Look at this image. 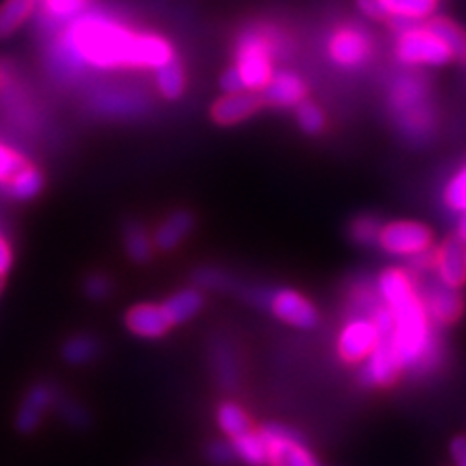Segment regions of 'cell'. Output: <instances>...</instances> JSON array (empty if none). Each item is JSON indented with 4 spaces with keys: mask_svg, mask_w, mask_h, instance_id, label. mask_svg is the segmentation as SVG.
<instances>
[{
    "mask_svg": "<svg viewBox=\"0 0 466 466\" xmlns=\"http://www.w3.org/2000/svg\"><path fill=\"white\" fill-rule=\"evenodd\" d=\"M175 58L171 43L157 34H137L106 14L82 12L65 25L53 63L65 72L82 68H159Z\"/></svg>",
    "mask_w": 466,
    "mask_h": 466,
    "instance_id": "6da1fadb",
    "label": "cell"
},
{
    "mask_svg": "<svg viewBox=\"0 0 466 466\" xmlns=\"http://www.w3.org/2000/svg\"><path fill=\"white\" fill-rule=\"evenodd\" d=\"M392 313V344H395L402 368L412 373H426L437 368L443 358V348L437 339L418 289L404 299L385 305Z\"/></svg>",
    "mask_w": 466,
    "mask_h": 466,
    "instance_id": "7a4b0ae2",
    "label": "cell"
},
{
    "mask_svg": "<svg viewBox=\"0 0 466 466\" xmlns=\"http://www.w3.org/2000/svg\"><path fill=\"white\" fill-rule=\"evenodd\" d=\"M276 43L279 41L265 27H251L239 35L233 66L245 90L260 92L274 76V56L279 55Z\"/></svg>",
    "mask_w": 466,
    "mask_h": 466,
    "instance_id": "3957f363",
    "label": "cell"
},
{
    "mask_svg": "<svg viewBox=\"0 0 466 466\" xmlns=\"http://www.w3.org/2000/svg\"><path fill=\"white\" fill-rule=\"evenodd\" d=\"M390 107L408 137L420 138L431 133L435 116L428 84L424 80L418 76H402L392 84Z\"/></svg>",
    "mask_w": 466,
    "mask_h": 466,
    "instance_id": "277c9868",
    "label": "cell"
},
{
    "mask_svg": "<svg viewBox=\"0 0 466 466\" xmlns=\"http://www.w3.org/2000/svg\"><path fill=\"white\" fill-rule=\"evenodd\" d=\"M392 24L399 29L395 47L399 63L408 66H443L453 58V53L431 32L428 24L421 25L400 20H392Z\"/></svg>",
    "mask_w": 466,
    "mask_h": 466,
    "instance_id": "5b68a950",
    "label": "cell"
},
{
    "mask_svg": "<svg viewBox=\"0 0 466 466\" xmlns=\"http://www.w3.org/2000/svg\"><path fill=\"white\" fill-rule=\"evenodd\" d=\"M377 245L395 257H420L426 255L433 245V233L426 224L412 220H397L381 226Z\"/></svg>",
    "mask_w": 466,
    "mask_h": 466,
    "instance_id": "8992f818",
    "label": "cell"
},
{
    "mask_svg": "<svg viewBox=\"0 0 466 466\" xmlns=\"http://www.w3.org/2000/svg\"><path fill=\"white\" fill-rule=\"evenodd\" d=\"M258 433L267 445V466H319L299 435L286 426L268 424Z\"/></svg>",
    "mask_w": 466,
    "mask_h": 466,
    "instance_id": "52a82bcc",
    "label": "cell"
},
{
    "mask_svg": "<svg viewBox=\"0 0 466 466\" xmlns=\"http://www.w3.org/2000/svg\"><path fill=\"white\" fill-rule=\"evenodd\" d=\"M371 53L373 41L366 29L360 25H340L329 37V56L340 68L356 70L370 61Z\"/></svg>",
    "mask_w": 466,
    "mask_h": 466,
    "instance_id": "ba28073f",
    "label": "cell"
},
{
    "mask_svg": "<svg viewBox=\"0 0 466 466\" xmlns=\"http://www.w3.org/2000/svg\"><path fill=\"white\" fill-rule=\"evenodd\" d=\"M260 303L267 305L270 313L282 323L296 329H313L319 323V311L303 294L289 288L265 291Z\"/></svg>",
    "mask_w": 466,
    "mask_h": 466,
    "instance_id": "9c48e42d",
    "label": "cell"
},
{
    "mask_svg": "<svg viewBox=\"0 0 466 466\" xmlns=\"http://www.w3.org/2000/svg\"><path fill=\"white\" fill-rule=\"evenodd\" d=\"M402 361L390 334L379 337L373 352L363 361L361 381L371 387H389L397 381L402 373Z\"/></svg>",
    "mask_w": 466,
    "mask_h": 466,
    "instance_id": "30bf717a",
    "label": "cell"
},
{
    "mask_svg": "<svg viewBox=\"0 0 466 466\" xmlns=\"http://www.w3.org/2000/svg\"><path fill=\"white\" fill-rule=\"evenodd\" d=\"M379 340L377 329L370 317H354L342 327L339 334L337 350L346 363H363Z\"/></svg>",
    "mask_w": 466,
    "mask_h": 466,
    "instance_id": "8fae6325",
    "label": "cell"
},
{
    "mask_svg": "<svg viewBox=\"0 0 466 466\" xmlns=\"http://www.w3.org/2000/svg\"><path fill=\"white\" fill-rule=\"evenodd\" d=\"M424 309L433 325L447 327L453 325L462 315V298L455 288H449L440 280L428 284L424 289H418Z\"/></svg>",
    "mask_w": 466,
    "mask_h": 466,
    "instance_id": "7c38bea8",
    "label": "cell"
},
{
    "mask_svg": "<svg viewBox=\"0 0 466 466\" xmlns=\"http://www.w3.org/2000/svg\"><path fill=\"white\" fill-rule=\"evenodd\" d=\"M262 104L272 107H298L308 97V84L291 70H279L258 92Z\"/></svg>",
    "mask_w": 466,
    "mask_h": 466,
    "instance_id": "4fadbf2b",
    "label": "cell"
},
{
    "mask_svg": "<svg viewBox=\"0 0 466 466\" xmlns=\"http://www.w3.org/2000/svg\"><path fill=\"white\" fill-rule=\"evenodd\" d=\"M260 107H262V99L258 92L243 90V92L226 94L222 97H218L210 109V115L214 123L222 127H231L249 119V116H253Z\"/></svg>",
    "mask_w": 466,
    "mask_h": 466,
    "instance_id": "5bb4252c",
    "label": "cell"
},
{
    "mask_svg": "<svg viewBox=\"0 0 466 466\" xmlns=\"http://www.w3.org/2000/svg\"><path fill=\"white\" fill-rule=\"evenodd\" d=\"M466 241L453 236L443 241L440 251L435 253V272L441 284L459 289L466 282V262H464Z\"/></svg>",
    "mask_w": 466,
    "mask_h": 466,
    "instance_id": "9a60e30c",
    "label": "cell"
},
{
    "mask_svg": "<svg viewBox=\"0 0 466 466\" xmlns=\"http://www.w3.org/2000/svg\"><path fill=\"white\" fill-rule=\"evenodd\" d=\"M127 329L140 339H159L171 329L169 319L162 308V303H138L130 308L125 317Z\"/></svg>",
    "mask_w": 466,
    "mask_h": 466,
    "instance_id": "2e32d148",
    "label": "cell"
},
{
    "mask_svg": "<svg viewBox=\"0 0 466 466\" xmlns=\"http://www.w3.org/2000/svg\"><path fill=\"white\" fill-rule=\"evenodd\" d=\"M56 399H58V390L53 385L49 383L35 385L22 400L20 412L16 416L18 430L24 433L34 431L43 421V416H46L49 408L55 406Z\"/></svg>",
    "mask_w": 466,
    "mask_h": 466,
    "instance_id": "e0dca14e",
    "label": "cell"
},
{
    "mask_svg": "<svg viewBox=\"0 0 466 466\" xmlns=\"http://www.w3.org/2000/svg\"><path fill=\"white\" fill-rule=\"evenodd\" d=\"M195 226V218L193 214H188L187 210H177L173 212L166 222H162L154 233V245L159 251H173L185 241L188 233L193 231Z\"/></svg>",
    "mask_w": 466,
    "mask_h": 466,
    "instance_id": "ac0fdd59",
    "label": "cell"
},
{
    "mask_svg": "<svg viewBox=\"0 0 466 466\" xmlns=\"http://www.w3.org/2000/svg\"><path fill=\"white\" fill-rule=\"evenodd\" d=\"M162 308L169 319L171 327H177L200 313V309L204 308V296H202V291L197 288H185V289L175 291L173 296H169L162 303Z\"/></svg>",
    "mask_w": 466,
    "mask_h": 466,
    "instance_id": "d6986e66",
    "label": "cell"
},
{
    "mask_svg": "<svg viewBox=\"0 0 466 466\" xmlns=\"http://www.w3.org/2000/svg\"><path fill=\"white\" fill-rule=\"evenodd\" d=\"M383 6L390 20L420 24L433 16L440 0H383Z\"/></svg>",
    "mask_w": 466,
    "mask_h": 466,
    "instance_id": "ffe728a7",
    "label": "cell"
},
{
    "mask_svg": "<svg viewBox=\"0 0 466 466\" xmlns=\"http://www.w3.org/2000/svg\"><path fill=\"white\" fill-rule=\"evenodd\" d=\"M34 0H3L0 3V39L16 35L18 29L34 16Z\"/></svg>",
    "mask_w": 466,
    "mask_h": 466,
    "instance_id": "44dd1931",
    "label": "cell"
},
{
    "mask_svg": "<svg viewBox=\"0 0 466 466\" xmlns=\"http://www.w3.org/2000/svg\"><path fill=\"white\" fill-rule=\"evenodd\" d=\"M6 185H8V193L12 198L34 200L43 191L46 179H43V173L39 171V167H35L32 164H25L12 175Z\"/></svg>",
    "mask_w": 466,
    "mask_h": 466,
    "instance_id": "7402d4cb",
    "label": "cell"
},
{
    "mask_svg": "<svg viewBox=\"0 0 466 466\" xmlns=\"http://www.w3.org/2000/svg\"><path fill=\"white\" fill-rule=\"evenodd\" d=\"M156 86L157 92L166 99H179L185 94L187 76L183 65L177 61V56L171 58L164 66L156 68Z\"/></svg>",
    "mask_w": 466,
    "mask_h": 466,
    "instance_id": "603a6c76",
    "label": "cell"
},
{
    "mask_svg": "<svg viewBox=\"0 0 466 466\" xmlns=\"http://www.w3.org/2000/svg\"><path fill=\"white\" fill-rule=\"evenodd\" d=\"M236 459L249 466H267V445L258 431H245L231 440Z\"/></svg>",
    "mask_w": 466,
    "mask_h": 466,
    "instance_id": "cb8c5ba5",
    "label": "cell"
},
{
    "mask_svg": "<svg viewBox=\"0 0 466 466\" xmlns=\"http://www.w3.org/2000/svg\"><path fill=\"white\" fill-rule=\"evenodd\" d=\"M428 25L431 32L445 43L449 51L453 53V58H462V61H466V32L461 25L443 16L431 18Z\"/></svg>",
    "mask_w": 466,
    "mask_h": 466,
    "instance_id": "d4e9b609",
    "label": "cell"
},
{
    "mask_svg": "<svg viewBox=\"0 0 466 466\" xmlns=\"http://www.w3.org/2000/svg\"><path fill=\"white\" fill-rule=\"evenodd\" d=\"M123 241H125L127 255L133 258L135 262H140V265H142V262L152 258L156 245H154V238H150V233L146 231L144 226H140L137 222L128 224L125 228Z\"/></svg>",
    "mask_w": 466,
    "mask_h": 466,
    "instance_id": "484cf974",
    "label": "cell"
},
{
    "mask_svg": "<svg viewBox=\"0 0 466 466\" xmlns=\"http://www.w3.org/2000/svg\"><path fill=\"white\" fill-rule=\"evenodd\" d=\"M86 10V0H41L43 18L55 25H66Z\"/></svg>",
    "mask_w": 466,
    "mask_h": 466,
    "instance_id": "4316f807",
    "label": "cell"
},
{
    "mask_svg": "<svg viewBox=\"0 0 466 466\" xmlns=\"http://www.w3.org/2000/svg\"><path fill=\"white\" fill-rule=\"evenodd\" d=\"M216 418L218 426H220V430L229 437V440L251 430L249 416H247V412L236 402H224L218 408Z\"/></svg>",
    "mask_w": 466,
    "mask_h": 466,
    "instance_id": "83f0119b",
    "label": "cell"
},
{
    "mask_svg": "<svg viewBox=\"0 0 466 466\" xmlns=\"http://www.w3.org/2000/svg\"><path fill=\"white\" fill-rule=\"evenodd\" d=\"M99 352V344L90 334H76L72 337L65 348H63V358L70 366H84V363L92 361Z\"/></svg>",
    "mask_w": 466,
    "mask_h": 466,
    "instance_id": "f1b7e54d",
    "label": "cell"
},
{
    "mask_svg": "<svg viewBox=\"0 0 466 466\" xmlns=\"http://www.w3.org/2000/svg\"><path fill=\"white\" fill-rule=\"evenodd\" d=\"M296 119L299 128L303 130L305 135H319L323 133L325 127H327V119H325V113L320 109L313 101H301V104L296 107Z\"/></svg>",
    "mask_w": 466,
    "mask_h": 466,
    "instance_id": "f546056e",
    "label": "cell"
},
{
    "mask_svg": "<svg viewBox=\"0 0 466 466\" xmlns=\"http://www.w3.org/2000/svg\"><path fill=\"white\" fill-rule=\"evenodd\" d=\"M443 198L447 207L453 212H459V214L466 212V166L461 167L453 177L449 179Z\"/></svg>",
    "mask_w": 466,
    "mask_h": 466,
    "instance_id": "4dcf8cb0",
    "label": "cell"
},
{
    "mask_svg": "<svg viewBox=\"0 0 466 466\" xmlns=\"http://www.w3.org/2000/svg\"><path fill=\"white\" fill-rule=\"evenodd\" d=\"M379 229H381V224L373 220L371 216H360L350 226V236L360 245H373L377 243Z\"/></svg>",
    "mask_w": 466,
    "mask_h": 466,
    "instance_id": "1f68e13d",
    "label": "cell"
},
{
    "mask_svg": "<svg viewBox=\"0 0 466 466\" xmlns=\"http://www.w3.org/2000/svg\"><path fill=\"white\" fill-rule=\"evenodd\" d=\"M25 164V157L20 152L10 148L8 144L0 142V183H8L12 175Z\"/></svg>",
    "mask_w": 466,
    "mask_h": 466,
    "instance_id": "d6a6232c",
    "label": "cell"
},
{
    "mask_svg": "<svg viewBox=\"0 0 466 466\" xmlns=\"http://www.w3.org/2000/svg\"><path fill=\"white\" fill-rule=\"evenodd\" d=\"M55 406L58 408V414H61L68 421V424H72L75 428H82L87 424V414L84 408L78 406L76 402H72V400L58 395Z\"/></svg>",
    "mask_w": 466,
    "mask_h": 466,
    "instance_id": "836d02e7",
    "label": "cell"
},
{
    "mask_svg": "<svg viewBox=\"0 0 466 466\" xmlns=\"http://www.w3.org/2000/svg\"><path fill=\"white\" fill-rule=\"evenodd\" d=\"M84 291L90 299H96V301L106 299L111 294V280L106 274H92V276H87V280L84 284Z\"/></svg>",
    "mask_w": 466,
    "mask_h": 466,
    "instance_id": "e575fe53",
    "label": "cell"
},
{
    "mask_svg": "<svg viewBox=\"0 0 466 466\" xmlns=\"http://www.w3.org/2000/svg\"><path fill=\"white\" fill-rule=\"evenodd\" d=\"M208 459L218 464V466H226L229 462L236 461V453H233V447L231 443H226V441H216L208 447L207 451Z\"/></svg>",
    "mask_w": 466,
    "mask_h": 466,
    "instance_id": "d590c367",
    "label": "cell"
},
{
    "mask_svg": "<svg viewBox=\"0 0 466 466\" xmlns=\"http://www.w3.org/2000/svg\"><path fill=\"white\" fill-rule=\"evenodd\" d=\"M358 8L363 16L371 20H387L383 0H358Z\"/></svg>",
    "mask_w": 466,
    "mask_h": 466,
    "instance_id": "8d00e7d4",
    "label": "cell"
},
{
    "mask_svg": "<svg viewBox=\"0 0 466 466\" xmlns=\"http://www.w3.org/2000/svg\"><path fill=\"white\" fill-rule=\"evenodd\" d=\"M220 87H222L226 94H236V92H243L245 90V86H243V82H241V78L238 75L236 66H229L224 72L222 78H220Z\"/></svg>",
    "mask_w": 466,
    "mask_h": 466,
    "instance_id": "74e56055",
    "label": "cell"
},
{
    "mask_svg": "<svg viewBox=\"0 0 466 466\" xmlns=\"http://www.w3.org/2000/svg\"><path fill=\"white\" fill-rule=\"evenodd\" d=\"M14 265V251H12V245L10 241L0 233V276H5L10 272Z\"/></svg>",
    "mask_w": 466,
    "mask_h": 466,
    "instance_id": "f35d334b",
    "label": "cell"
},
{
    "mask_svg": "<svg viewBox=\"0 0 466 466\" xmlns=\"http://www.w3.org/2000/svg\"><path fill=\"white\" fill-rule=\"evenodd\" d=\"M451 457L455 466H466V435H459L451 441Z\"/></svg>",
    "mask_w": 466,
    "mask_h": 466,
    "instance_id": "ab89813d",
    "label": "cell"
},
{
    "mask_svg": "<svg viewBox=\"0 0 466 466\" xmlns=\"http://www.w3.org/2000/svg\"><path fill=\"white\" fill-rule=\"evenodd\" d=\"M457 236L462 239V241H466V212L462 214V218H461V222H459V229H457Z\"/></svg>",
    "mask_w": 466,
    "mask_h": 466,
    "instance_id": "60d3db41",
    "label": "cell"
},
{
    "mask_svg": "<svg viewBox=\"0 0 466 466\" xmlns=\"http://www.w3.org/2000/svg\"><path fill=\"white\" fill-rule=\"evenodd\" d=\"M0 289H3V276H0Z\"/></svg>",
    "mask_w": 466,
    "mask_h": 466,
    "instance_id": "b9f144b4",
    "label": "cell"
},
{
    "mask_svg": "<svg viewBox=\"0 0 466 466\" xmlns=\"http://www.w3.org/2000/svg\"><path fill=\"white\" fill-rule=\"evenodd\" d=\"M34 3H41V0H34Z\"/></svg>",
    "mask_w": 466,
    "mask_h": 466,
    "instance_id": "7bdbcfd3",
    "label": "cell"
},
{
    "mask_svg": "<svg viewBox=\"0 0 466 466\" xmlns=\"http://www.w3.org/2000/svg\"><path fill=\"white\" fill-rule=\"evenodd\" d=\"M464 262H466V251H464Z\"/></svg>",
    "mask_w": 466,
    "mask_h": 466,
    "instance_id": "ee69618b",
    "label": "cell"
}]
</instances>
